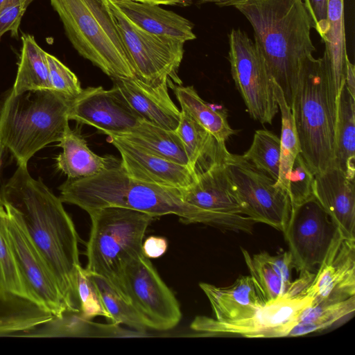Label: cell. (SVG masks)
Masks as SVG:
<instances>
[{"instance_id": "15", "label": "cell", "mask_w": 355, "mask_h": 355, "mask_svg": "<svg viewBox=\"0 0 355 355\" xmlns=\"http://www.w3.org/2000/svg\"><path fill=\"white\" fill-rule=\"evenodd\" d=\"M4 208L8 238L28 292L35 304L62 318L67 309L53 274L18 217Z\"/></svg>"}, {"instance_id": "18", "label": "cell", "mask_w": 355, "mask_h": 355, "mask_svg": "<svg viewBox=\"0 0 355 355\" xmlns=\"http://www.w3.org/2000/svg\"><path fill=\"white\" fill-rule=\"evenodd\" d=\"M107 136V141L120 153L122 167L132 178L179 189L189 187L196 178L188 166L157 155L119 136Z\"/></svg>"}, {"instance_id": "5", "label": "cell", "mask_w": 355, "mask_h": 355, "mask_svg": "<svg viewBox=\"0 0 355 355\" xmlns=\"http://www.w3.org/2000/svg\"><path fill=\"white\" fill-rule=\"evenodd\" d=\"M73 100L51 89L8 93L0 110V140L17 165L28 166L37 151L61 140Z\"/></svg>"}, {"instance_id": "10", "label": "cell", "mask_w": 355, "mask_h": 355, "mask_svg": "<svg viewBox=\"0 0 355 355\" xmlns=\"http://www.w3.org/2000/svg\"><path fill=\"white\" fill-rule=\"evenodd\" d=\"M137 78L157 86L180 83L178 70L184 55L183 42L150 33L130 20L107 0Z\"/></svg>"}, {"instance_id": "12", "label": "cell", "mask_w": 355, "mask_h": 355, "mask_svg": "<svg viewBox=\"0 0 355 355\" xmlns=\"http://www.w3.org/2000/svg\"><path fill=\"white\" fill-rule=\"evenodd\" d=\"M180 191L182 200L198 209L207 225L252 233L257 223L245 214L225 163L198 175L191 184Z\"/></svg>"}, {"instance_id": "14", "label": "cell", "mask_w": 355, "mask_h": 355, "mask_svg": "<svg viewBox=\"0 0 355 355\" xmlns=\"http://www.w3.org/2000/svg\"><path fill=\"white\" fill-rule=\"evenodd\" d=\"M313 304L309 295L296 297L282 295L267 302L252 317L233 322H220L207 316H197L191 328L205 335L232 334L245 338L286 337L299 315Z\"/></svg>"}, {"instance_id": "29", "label": "cell", "mask_w": 355, "mask_h": 355, "mask_svg": "<svg viewBox=\"0 0 355 355\" xmlns=\"http://www.w3.org/2000/svg\"><path fill=\"white\" fill-rule=\"evenodd\" d=\"M328 30L322 39L325 50L322 57L329 68L337 96L345 80L346 51L344 0H329Z\"/></svg>"}, {"instance_id": "31", "label": "cell", "mask_w": 355, "mask_h": 355, "mask_svg": "<svg viewBox=\"0 0 355 355\" xmlns=\"http://www.w3.org/2000/svg\"><path fill=\"white\" fill-rule=\"evenodd\" d=\"M354 311L355 295L338 302L312 304L299 315L288 337L327 329Z\"/></svg>"}, {"instance_id": "21", "label": "cell", "mask_w": 355, "mask_h": 355, "mask_svg": "<svg viewBox=\"0 0 355 355\" xmlns=\"http://www.w3.org/2000/svg\"><path fill=\"white\" fill-rule=\"evenodd\" d=\"M199 286L210 302L215 319L220 322L249 318L266 303L251 276H241L227 287L207 283Z\"/></svg>"}, {"instance_id": "33", "label": "cell", "mask_w": 355, "mask_h": 355, "mask_svg": "<svg viewBox=\"0 0 355 355\" xmlns=\"http://www.w3.org/2000/svg\"><path fill=\"white\" fill-rule=\"evenodd\" d=\"M7 212L0 205V293L11 294L34 302L18 268L6 230Z\"/></svg>"}, {"instance_id": "37", "label": "cell", "mask_w": 355, "mask_h": 355, "mask_svg": "<svg viewBox=\"0 0 355 355\" xmlns=\"http://www.w3.org/2000/svg\"><path fill=\"white\" fill-rule=\"evenodd\" d=\"M78 294L79 313L82 318L90 320L103 316L110 320L111 316L90 273L81 266L78 268Z\"/></svg>"}, {"instance_id": "17", "label": "cell", "mask_w": 355, "mask_h": 355, "mask_svg": "<svg viewBox=\"0 0 355 355\" xmlns=\"http://www.w3.org/2000/svg\"><path fill=\"white\" fill-rule=\"evenodd\" d=\"M306 292L313 304L335 302L355 295V239L338 236Z\"/></svg>"}, {"instance_id": "9", "label": "cell", "mask_w": 355, "mask_h": 355, "mask_svg": "<svg viewBox=\"0 0 355 355\" xmlns=\"http://www.w3.org/2000/svg\"><path fill=\"white\" fill-rule=\"evenodd\" d=\"M232 78L252 118L272 123L279 111L272 78L255 43L240 28L229 34Z\"/></svg>"}, {"instance_id": "40", "label": "cell", "mask_w": 355, "mask_h": 355, "mask_svg": "<svg viewBox=\"0 0 355 355\" xmlns=\"http://www.w3.org/2000/svg\"><path fill=\"white\" fill-rule=\"evenodd\" d=\"M33 0H5L0 11V40L2 35L10 31L12 37H18L21 18Z\"/></svg>"}, {"instance_id": "44", "label": "cell", "mask_w": 355, "mask_h": 355, "mask_svg": "<svg viewBox=\"0 0 355 355\" xmlns=\"http://www.w3.org/2000/svg\"><path fill=\"white\" fill-rule=\"evenodd\" d=\"M168 247L166 239L161 236H150L142 245L144 254L148 258H158L162 256Z\"/></svg>"}, {"instance_id": "39", "label": "cell", "mask_w": 355, "mask_h": 355, "mask_svg": "<svg viewBox=\"0 0 355 355\" xmlns=\"http://www.w3.org/2000/svg\"><path fill=\"white\" fill-rule=\"evenodd\" d=\"M51 85L54 91L74 99L83 91L77 76L55 56L46 53Z\"/></svg>"}, {"instance_id": "8", "label": "cell", "mask_w": 355, "mask_h": 355, "mask_svg": "<svg viewBox=\"0 0 355 355\" xmlns=\"http://www.w3.org/2000/svg\"><path fill=\"white\" fill-rule=\"evenodd\" d=\"M117 291L132 305L147 328H174L182 313L175 295L144 253L130 257L122 266Z\"/></svg>"}, {"instance_id": "28", "label": "cell", "mask_w": 355, "mask_h": 355, "mask_svg": "<svg viewBox=\"0 0 355 355\" xmlns=\"http://www.w3.org/2000/svg\"><path fill=\"white\" fill-rule=\"evenodd\" d=\"M114 135L166 159L189 167L183 143L175 130H169L142 120L131 131Z\"/></svg>"}, {"instance_id": "2", "label": "cell", "mask_w": 355, "mask_h": 355, "mask_svg": "<svg viewBox=\"0 0 355 355\" xmlns=\"http://www.w3.org/2000/svg\"><path fill=\"white\" fill-rule=\"evenodd\" d=\"M234 7L252 25L254 43L291 108L300 76L315 59L303 0H247Z\"/></svg>"}, {"instance_id": "11", "label": "cell", "mask_w": 355, "mask_h": 355, "mask_svg": "<svg viewBox=\"0 0 355 355\" xmlns=\"http://www.w3.org/2000/svg\"><path fill=\"white\" fill-rule=\"evenodd\" d=\"M225 165L245 214L284 233L291 209L286 191L243 155L230 153Z\"/></svg>"}, {"instance_id": "46", "label": "cell", "mask_w": 355, "mask_h": 355, "mask_svg": "<svg viewBox=\"0 0 355 355\" xmlns=\"http://www.w3.org/2000/svg\"><path fill=\"white\" fill-rule=\"evenodd\" d=\"M138 2L146 3L155 5H173L187 0H133Z\"/></svg>"}, {"instance_id": "41", "label": "cell", "mask_w": 355, "mask_h": 355, "mask_svg": "<svg viewBox=\"0 0 355 355\" xmlns=\"http://www.w3.org/2000/svg\"><path fill=\"white\" fill-rule=\"evenodd\" d=\"M261 258L267 262L280 277L284 284L291 283V270L294 267L293 259L290 251L284 252L275 256L266 251L259 253Z\"/></svg>"}, {"instance_id": "3", "label": "cell", "mask_w": 355, "mask_h": 355, "mask_svg": "<svg viewBox=\"0 0 355 355\" xmlns=\"http://www.w3.org/2000/svg\"><path fill=\"white\" fill-rule=\"evenodd\" d=\"M58 189L62 202L76 205L87 213L107 207H120L154 218L174 214L186 223L205 224L202 213L182 200L180 189L132 178L120 160L115 158L98 174L68 178Z\"/></svg>"}, {"instance_id": "16", "label": "cell", "mask_w": 355, "mask_h": 355, "mask_svg": "<svg viewBox=\"0 0 355 355\" xmlns=\"http://www.w3.org/2000/svg\"><path fill=\"white\" fill-rule=\"evenodd\" d=\"M68 116L107 135L128 132L143 120L112 87L107 90L101 86L83 89L72 101Z\"/></svg>"}, {"instance_id": "36", "label": "cell", "mask_w": 355, "mask_h": 355, "mask_svg": "<svg viewBox=\"0 0 355 355\" xmlns=\"http://www.w3.org/2000/svg\"><path fill=\"white\" fill-rule=\"evenodd\" d=\"M241 251L250 276L258 285L266 303L282 296L287 286L271 266L261 258L259 254L250 256L246 250L241 248Z\"/></svg>"}, {"instance_id": "24", "label": "cell", "mask_w": 355, "mask_h": 355, "mask_svg": "<svg viewBox=\"0 0 355 355\" xmlns=\"http://www.w3.org/2000/svg\"><path fill=\"white\" fill-rule=\"evenodd\" d=\"M175 132L186 151L190 168L197 177L216 164L225 163L230 153L210 132L181 111Z\"/></svg>"}, {"instance_id": "45", "label": "cell", "mask_w": 355, "mask_h": 355, "mask_svg": "<svg viewBox=\"0 0 355 355\" xmlns=\"http://www.w3.org/2000/svg\"><path fill=\"white\" fill-rule=\"evenodd\" d=\"M345 80L350 94L355 98V67L348 57L345 60Z\"/></svg>"}, {"instance_id": "23", "label": "cell", "mask_w": 355, "mask_h": 355, "mask_svg": "<svg viewBox=\"0 0 355 355\" xmlns=\"http://www.w3.org/2000/svg\"><path fill=\"white\" fill-rule=\"evenodd\" d=\"M55 318L25 298L0 293V337L37 338Z\"/></svg>"}, {"instance_id": "25", "label": "cell", "mask_w": 355, "mask_h": 355, "mask_svg": "<svg viewBox=\"0 0 355 355\" xmlns=\"http://www.w3.org/2000/svg\"><path fill=\"white\" fill-rule=\"evenodd\" d=\"M59 142L62 152L56 158L57 166L69 179L88 178L98 174L114 158L95 154L89 148L85 139L70 127Z\"/></svg>"}, {"instance_id": "4", "label": "cell", "mask_w": 355, "mask_h": 355, "mask_svg": "<svg viewBox=\"0 0 355 355\" xmlns=\"http://www.w3.org/2000/svg\"><path fill=\"white\" fill-rule=\"evenodd\" d=\"M336 101L327 64L315 59L300 76L291 107L300 153L315 175L336 167Z\"/></svg>"}, {"instance_id": "49", "label": "cell", "mask_w": 355, "mask_h": 355, "mask_svg": "<svg viewBox=\"0 0 355 355\" xmlns=\"http://www.w3.org/2000/svg\"><path fill=\"white\" fill-rule=\"evenodd\" d=\"M5 0H0V11L3 6Z\"/></svg>"}, {"instance_id": "43", "label": "cell", "mask_w": 355, "mask_h": 355, "mask_svg": "<svg viewBox=\"0 0 355 355\" xmlns=\"http://www.w3.org/2000/svg\"><path fill=\"white\" fill-rule=\"evenodd\" d=\"M314 276L315 273L311 271H300V277L288 286L283 295L288 297H296L306 295Z\"/></svg>"}, {"instance_id": "7", "label": "cell", "mask_w": 355, "mask_h": 355, "mask_svg": "<svg viewBox=\"0 0 355 355\" xmlns=\"http://www.w3.org/2000/svg\"><path fill=\"white\" fill-rule=\"evenodd\" d=\"M88 214L91 229L85 269L104 277L117 290L124 263L130 257L143 253V239L154 217L120 207L97 209Z\"/></svg>"}, {"instance_id": "38", "label": "cell", "mask_w": 355, "mask_h": 355, "mask_svg": "<svg viewBox=\"0 0 355 355\" xmlns=\"http://www.w3.org/2000/svg\"><path fill=\"white\" fill-rule=\"evenodd\" d=\"M315 175L300 153L295 157L288 177V195L291 207L313 198Z\"/></svg>"}, {"instance_id": "13", "label": "cell", "mask_w": 355, "mask_h": 355, "mask_svg": "<svg viewBox=\"0 0 355 355\" xmlns=\"http://www.w3.org/2000/svg\"><path fill=\"white\" fill-rule=\"evenodd\" d=\"M294 267L312 271L319 266L340 232L329 214L314 198L291 207L284 232Z\"/></svg>"}, {"instance_id": "30", "label": "cell", "mask_w": 355, "mask_h": 355, "mask_svg": "<svg viewBox=\"0 0 355 355\" xmlns=\"http://www.w3.org/2000/svg\"><path fill=\"white\" fill-rule=\"evenodd\" d=\"M174 93L181 111L210 132L220 142L225 143L235 134L229 125L226 114L203 101L193 86H174Z\"/></svg>"}, {"instance_id": "42", "label": "cell", "mask_w": 355, "mask_h": 355, "mask_svg": "<svg viewBox=\"0 0 355 355\" xmlns=\"http://www.w3.org/2000/svg\"><path fill=\"white\" fill-rule=\"evenodd\" d=\"M306 8L311 18L313 27L322 39L328 30L329 0H303Z\"/></svg>"}, {"instance_id": "19", "label": "cell", "mask_w": 355, "mask_h": 355, "mask_svg": "<svg viewBox=\"0 0 355 355\" xmlns=\"http://www.w3.org/2000/svg\"><path fill=\"white\" fill-rule=\"evenodd\" d=\"M112 80L115 92L143 120L169 130L177 129L181 111L169 96L167 83L152 86L136 76Z\"/></svg>"}, {"instance_id": "6", "label": "cell", "mask_w": 355, "mask_h": 355, "mask_svg": "<svg viewBox=\"0 0 355 355\" xmlns=\"http://www.w3.org/2000/svg\"><path fill=\"white\" fill-rule=\"evenodd\" d=\"M74 49L104 73L132 78L135 71L107 0H50Z\"/></svg>"}, {"instance_id": "20", "label": "cell", "mask_w": 355, "mask_h": 355, "mask_svg": "<svg viewBox=\"0 0 355 355\" xmlns=\"http://www.w3.org/2000/svg\"><path fill=\"white\" fill-rule=\"evenodd\" d=\"M313 196L337 225L343 237L355 239L354 181L337 167L315 175Z\"/></svg>"}, {"instance_id": "1", "label": "cell", "mask_w": 355, "mask_h": 355, "mask_svg": "<svg viewBox=\"0 0 355 355\" xmlns=\"http://www.w3.org/2000/svg\"><path fill=\"white\" fill-rule=\"evenodd\" d=\"M1 193L3 206L16 214L49 268L67 311L79 313L78 236L63 202L24 165H17Z\"/></svg>"}, {"instance_id": "35", "label": "cell", "mask_w": 355, "mask_h": 355, "mask_svg": "<svg viewBox=\"0 0 355 355\" xmlns=\"http://www.w3.org/2000/svg\"><path fill=\"white\" fill-rule=\"evenodd\" d=\"M90 275L111 316V323L125 324L138 332L144 333L146 326L124 297L104 277L96 274Z\"/></svg>"}, {"instance_id": "32", "label": "cell", "mask_w": 355, "mask_h": 355, "mask_svg": "<svg viewBox=\"0 0 355 355\" xmlns=\"http://www.w3.org/2000/svg\"><path fill=\"white\" fill-rule=\"evenodd\" d=\"M275 98L281 112L280 162L279 177L275 184L288 193L289 173L300 146L291 108L288 105L281 87L272 80Z\"/></svg>"}, {"instance_id": "27", "label": "cell", "mask_w": 355, "mask_h": 355, "mask_svg": "<svg viewBox=\"0 0 355 355\" xmlns=\"http://www.w3.org/2000/svg\"><path fill=\"white\" fill-rule=\"evenodd\" d=\"M17 76L11 89L15 95L29 91L51 89L46 52L36 42L34 36L24 34Z\"/></svg>"}, {"instance_id": "22", "label": "cell", "mask_w": 355, "mask_h": 355, "mask_svg": "<svg viewBox=\"0 0 355 355\" xmlns=\"http://www.w3.org/2000/svg\"><path fill=\"white\" fill-rule=\"evenodd\" d=\"M110 1L134 24L150 33L183 43L196 37L189 20L159 5L133 0Z\"/></svg>"}, {"instance_id": "47", "label": "cell", "mask_w": 355, "mask_h": 355, "mask_svg": "<svg viewBox=\"0 0 355 355\" xmlns=\"http://www.w3.org/2000/svg\"><path fill=\"white\" fill-rule=\"evenodd\" d=\"M205 2L214 3L220 6H236V5L247 0H201Z\"/></svg>"}, {"instance_id": "26", "label": "cell", "mask_w": 355, "mask_h": 355, "mask_svg": "<svg viewBox=\"0 0 355 355\" xmlns=\"http://www.w3.org/2000/svg\"><path fill=\"white\" fill-rule=\"evenodd\" d=\"M355 98L341 84L336 101L335 155L336 167L354 181L355 175Z\"/></svg>"}, {"instance_id": "48", "label": "cell", "mask_w": 355, "mask_h": 355, "mask_svg": "<svg viewBox=\"0 0 355 355\" xmlns=\"http://www.w3.org/2000/svg\"><path fill=\"white\" fill-rule=\"evenodd\" d=\"M4 149H5V147L3 146V144L1 143V141L0 140V169H1V166L2 155H3ZM0 205H3L1 193V188H0Z\"/></svg>"}, {"instance_id": "34", "label": "cell", "mask_w": 355, "mask_h": 355, "mask_svg": "<svg viewBox=\"0 0 355 355\" xmlns=\"http://www.w3.org/2000/svg\"><path fill=\"white\" fill-rule=\"evenodd\" d=\"M243 157L257 169L277 181L280 162V139L267 130L254 132L252 144Z\"/></svg>"}]
</instances>
